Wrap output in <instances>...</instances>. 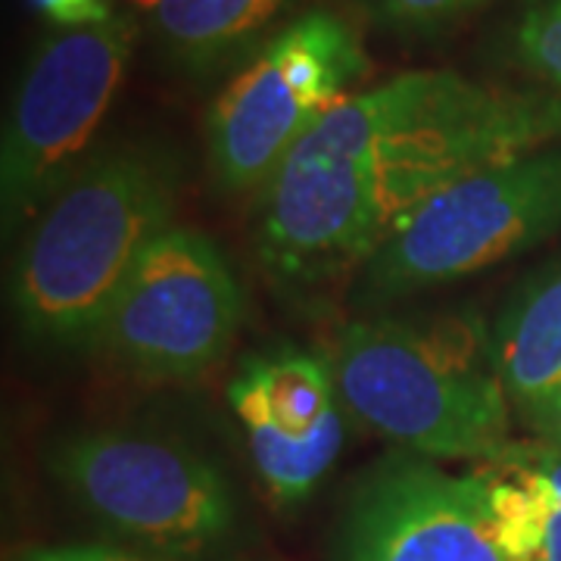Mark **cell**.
I'll list each match as a JSON object with an SVG mask.
<instances>
[{
	"instance_id": "1",
	"label": "cell",
	"mask_w": 561,
	"mask_h": 561,
	"mask_svg": "<svg viewBox=\"0 0 561 561\" xmlns=\"http://www.w3.org/2000/svg\"><path fill=\"white\" fill-rule=\"evenodd\" d=\"M561 140V94L449 69L402 72L337 103L253 194V247L287 294L362 272L431 197Z\"/></svg>"
},
{
	"instance_id": "2",
	"label": "cell",
	"mask_w": 561,
	"mask_h": 561,
	"mask_svg": "<svg viewBox=\"0 0 561 561\" xmlns=\"http://www.w3.org/2000/svg\"><path fill=\"white\" fill-rule=\"evenodd\" d=\"M181 162L157 140L94 147L25 228L10 309L47 350H91L140 253L175 225Z\"/></svg>"
},
{
	"instance_id": "3",
	"label": "cell",
	"mask_w": 561,
	"mask_h": 561,
	"mask_svg": "<svg viewBox=\"0 0 561 561\" xmlns=\"http://www.w3.org/2000/svg\"><path fill=\"white\" fill-rule=\"evenodd\" d=\"M328 365L346 419L412 456L481 461L512 440L515 405L490 334L471 324L353 321L334 337Z\"/></svg>"
},
{
	"instance_id": "4",
	"label": "cell",
	"mask_w": 561,
	"mask_h": 561,
	"mask_svg": "<svg viewBox=\"0 0 561 561\" xmlns=\"http://www.w3.org/2000/svg\"><path fill=\"white\" fill-rule=\"evenodd\" d=\"M47 471L103 534L157 559H203L238 530V500L219 465L172 437L76 431L47 449Z\"/></svg>"
},
{
	"instance_id": "5",
	"label": "cell",
	"mask_w": 561,
	"mask_h": 561,
	"mask_svg": "<svg viewBox=\"0 0 561 561\" xmlns=\"http://www.w3.org/2000/svg\"><path fill=\"white\" fill-rule=\"evenodd\" d=\"M371 72L359 25L316 7L284 22L225 81L206 113V172L221 194H256L287 153Z\"/></svg>"
},
{
	"instance_id": "6",
	"label": "cell",
	"mask_w": 561,
	"mask_h": 561,
	"mask_svg": "<svg viewBox=\"0 0 561 561\" xmlns=\"http://www.w3.org/2000/svg\"><path fill=\"white\" fill-rule=\"evenodd\" d=\"M561 231V140L483 165L421 206L359 272L368 309L481 275Z\"/></svg>"
},
{
	"instance_id": "7",
	"label": "cell",
	"mask_w": 561,
	"mask_h": 561,
	"mask_svg": "<svg viewBox=\"0 0 561 561\" xmlns=\"http://www.w3.org/2000/svg\"><path fill=\"white\" fill-rule=\"evenodd\" d=\"M138 28L110 16L57 28L22 66L0 140L3 238L22 231L91 153L106 110L119 94Z\"/></svg>"
},
{
	"instance_id": "8",
	"label": "cell",
	"mask_w": 561,
	"mask_h": 561,
	"mask_svg": "<svg viewBox=\"0 0 561 561\" xmlns=\"http://www.w3.org/2000/svg\"><path fill=\"white\" fill-rule=\"evenodd\" d=\"M241 316V284L219 243L172 225L122 280L91 353L140 381H197L228 356Z\"/></svg>"
},
{
	"instance_id": "9",
	"label": "cell",
	"mask_w": 561,
	"mask_h": 561,
	"mask_svg": "<svg viewBox=\"0 0 561 561\" xmlns=\"http://www.w3.org/2000/svg\"><path fill=\"white\" fill-rule=\"evenodd\" d=\"M334 561H508L474 481L397 453L375 461L343 502Z\"/></svg>"
},
{
	"instance_id": "10",
	"label": "cell",
	"mask_w": 561,
	"mask_h": 561,
	"mask_svg": "<svg viewBox=\"0 0 561 561\" xmlns=\"http://www.w3.org/2000/svg\"><path fill=\"white\" fill-rule=\"evenodd\" d=\"M228 402L268 500L294 512L328 478L346 437L328 356L290 346L250 356L228 383Z\"/></svg>"
},
{
	"instance_id": "11",
	"label": "cell",
	"mask_w": 561,
	"mask_h": 561,
	"mask_svg": "<svg viewBox=\"0 0 561 561\" xmlns=\"http://www.w3.org/2000/svg\"><path fill=\"white\" fill-rule=\"evenodd\" d=\"M300 0H162L153 41L169 69L206 81L243 62L284 25Z\"/></svg>"
},
{
	"instance_id": "12",
	"label": "cell",
	"mask_w": 561,
	"mask_h": 561,
	"mask_svg": "<svg viewBox=\"0 0 561 561\" xmlns=\"http://www.w3.org/2000/svg\"><path fill=\"white\" fill-rule=\"evenodd\" d=\"M493 362L512 405L561 383V256L524 278L490 331Z\"/></svg>"
},
{
	"instance_id": "13",
	"label": "cell",
	"mask_w": 561,
	"mask_h": 561,
	"mask_svg": "<svg viewBox=\"0 0 561 561\" xmlns=\"http://www.w3.org/2000/svg\"><path fill=\"white\" fill-rule=\"evenodd\" d=\"M483 62L502 81L561 94V0H512L483 41Z\"/></svg>"
},
{
	"instance_id": "14",
	"label": "cell",
	"mask_w": 561,
	"mask_h": 561,
	"mask_svg": "<svg viewBox=\"0 0 561 561\" xmlns=\"http://www.w3.org/2000/svg\"><path fill=\"white\" fill-rule=\"evenodd\" d=\"M353 10L383 35L431 41L456 32L493 0H350Z\"/></svg>"
},
{
	"instance_id": "15",
	"label": "cell",
	"mask_w": 561,
	"mask_h": 561,
	"mask_svg": "<svg viewBox=\"0 0 561 561\" xmlns=\"http://www.w3.org/2000/svg\"><path fill=\"white\" fill-rule=\"evenodd\" d=\"M10 561H169L128 549L119 542H50V546H28Z\"/></svg>"
},
{
	"instance_id": "16",
	"label": "cell",
	"mask_w": 561,
	"mask_h": 561,
	"mask_svg": "<svg viewBox=\"0 0 561 561\" xmlns=\"http://www.w3.org/2000/svg\"><path fill=\"white\" fill-rule=\"evenodd\" d=\"M515 419L522 421L537 440L561 446V383L552 390H542L530 400L515 402Z\"/></svg>"
},
{
	"instance_id": "17",
	"label": "cell",
	"mask_w": 561,
	"mask_h": 561,
	"mask_svg": "<svg viewBox=\"0 0 561 561\" xmlns=\"http://www.w3.org/2000/svg\"><path fill=\"white\" fill-rule=\"evenodd\" d=\"M57 28H84L116 16L106 0H28Z\"/></svg>"
},
{
	"instance_id": "18",
	"label": "cell",
	"mask_w": 561,
	"mask_h": 561,
	"mask_svg": "<svg viewBox=\"0 0 561 561\" xmlns=\"http://www.w3.org/2000/svg\"><path fill=\"white\" fill-rule=\"evenodd\" d=\"M131 3H138V7H150V10H157L162 0H131Z\"/></svg>"
}]
</instances>
